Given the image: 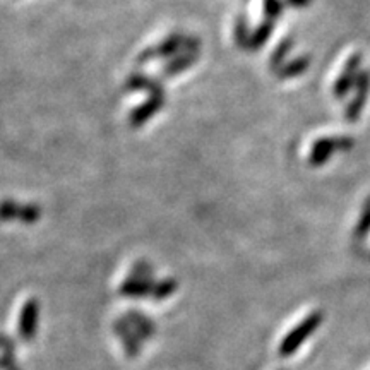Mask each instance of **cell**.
I'll use <instances>...</instances> for the list:
<instances>
[{
  "mask_svg": "<svg viewBox=\"0 0 370 370\" xmlns=\"http://www.w3.org/2000/svg\"><path fill=\"white\" fill-rule=\"evenodd\" d=\"M323 312H312L307 319H303L297 327L291 329L290 332L283 338L281 344H279V355L281 357H290L293 355L297 349L302 347L305 341L310 338L315 332V329H319L323 324Z\"/></svg>",
  "mask_w": 370,
  "mask_h": 370,
  "instance_id": "1",
  "label": "cell"
},
{
  "mask_svg": "<svg viewBox=\"0 0 370 370\" xmlns=\"http://www.w3.org/2000/svg\"><path fill=\"white\" fill-rule=\"evenodd\" d=\"M353 146H355V141L349 135L320 138L312 144L310 155H308V163H310V167H323L327 159L332 158V155L338 153V151L348 153V151L353 150Z\"/></svg>",
  "mask_w": 370,
  "mask_h": 370,
  "instance_id": "2",
  "label": "cell"
},
{
  "mask_svg": "<svg viewBox=\"0 0 370 370\" xmlns=\"http://www.w3.org/2000/svg\"><path fill=\"white\" fill-rule=\"evenodd\" d=\"M185 52H201V41L197 38H191V36L184 35H174L158 47L150 48V50L142 52L141 62H146L150 59H163V57H174L180 55Z\"/></svg>",
  "mask_w": 370,
  "mask_h": 370,
  "instance_id": "3",
  "label": "cell"
},
{
  "mask_svg": "<svg viewBox=\"0 0 370 370\" xmlns=\"http://www.w3.org/2000/svg\"><path fill=\"white\" fill-rule=\"evenodd\" d=\"M353 88H355V96H353V100L348 103L347 110H344V118H347L348 122L359 120L361 110H364L365 103H367V98L370 93V71H367V69H361L359 76H357L355 86H353Z\"/></svg>",
  "mask_w": 370,
  "mask_h": 370,
  "instance_id": "4",
  "label": "cell"
},
{
  "mask_svg": "<svg viewBox=\"0 0 370 370\" xmlns=\"http://www.w3.org/2000/svg\"><path fill=\"white\" fill-rule=\"evenodd\" d=\"M41 209L36 204H18L12 201L0 203V220L2 221H21V223L33 225L40 220Z\"/></svg>",
  "mask_w": 370,
  "mask_h": 370,
  "instance_id": "5",
  "label": "cell"
},
{
  "mask_svg": "<svg viewBox=\"0 0 370 370\" xmlns=\"http://www.w3.org/2000/svg\"><path fill=\"white\" fill-rule=\"evenodd\" d=\"M360 71H361V53L357 52L347 60L343 72L340 74L335 86H332V94H335L336 100H343V98L352 91L353 86H355L357 76H359Z\"/></svg>",
  "mask_w": 370,
  "mask_h": 370,
  "instance_id": "6",
  "label": "cell"
},
{
  "mask_svg": "<svg viewBox=\"0 0 370 370\" xmlns=\"http://www.w3.org/2000/svg\"><path fill=\"white\" fill-rule=\"evenodd\" d=\"M167 94L164 91L162 93H155V94H150V100L146 103H142L139 108H135L133 113H130L129 120H130V125L133 127H141L146 123L150 118H153L156 113L159 112V110L163 108L164 101H167Z\"/></svg>",
  "mask_w": 370,
  "mask_h": 370,
  "instance_id": "7",
  "label": "cell"
},
{
  "mask_svg": "<svg viewBox=\"0 0 370 370\" xmlns=\"http://www.w3.org/2000/svg\"><path fill=\"white\" fill-rule=\"evenodd\" d=\"M36 323H38V303H36V300H28L19 319L21 338L31 340L35 336Z\"/></svg>",
  "mask_w": 370,
  "mask_h": 370,
  "instance_id": "8",
  "label": "cell"
},
{
  "mask_svg": "<svg viewBox=\"0 0 370 370\" xmlns=\"http://www.w3.org/2000/svg\"><path fill=\"white\" fill-rule=\"evenodd\" d=\"M308 65H310V57L300 55L297 59L285 62V64H283L276 71V76L279 79H291V77L302 76V74L308 69Z\"/></svg>",
  "mask_w": 370,
  "mask_h": 370,
  "instance_id": "9",
  "label": "cell"
},
{
  "mask_svg": "<svg viewBox=\"0 0 370 370\" xmlns=\"http://www.w3.org/2000/svg\"><path fill=\"white\" fill-rule=\"evenodd\" d=\"M197 59H199V52H185L176 55L175 60H172L167 67L163 69V76L164 77H172L176 76V74L184 72L185 69L191 67L192 64H196Z\"/></svg>",
  "mask_w": 370,
  "mask_h": 370,
  "instance_id": "10",
  "label": "cell"
},
{
  "mask_svg": "<svg viewBox=\"0 0 370 370\" xmlns=\"http://www.w3.org/2000/svg\"><path fill=\"white\" fill-rule=\"evenodd\" d=\"M155 283H151L147 278L134 276L129 281L123 283L120 288V293L129 295V297H142V295L153 293Z\"/></svg>",
  "mask_w": 370,
  "mask_h": 370,
  "instance_id": "11",
  "label": "cell"
},
{
  "mask_svg": "<svg viewBox=\"0 0 370 370\" xmlns=\"http://www.w3.org/2000/svg\"><path fill=\"white\" fill-rule=\"evenodd\" d=\"M274 30V21L271 19H266L264 23H261L259 26L250 33V38H249V45H247V48L249 50H259V48H262L266 45V41L269 40L271 33Z\"/></svg>",
  "mask_w": 370,
  "mask_h": 370,
  "instance_id": "12",
  "label": "cell"
},
{
  "mask_svg": "<svg viewBox=\"0 0 370 370\" xmlns=\"http://www.w3.org/2000/svg\"><path fill=\"white\" fill-rule=\"evenodd\" d=\"M293 47H295V41H293V38H285V40L281 41V43L278 45L276 48H274L273 55H271V60H269L271 69H273L274 72H276L278 69L281 67L283 64H285L286 57L290 55V52L293 50Z\"/></svg>",
  "mask_w": 370,
  "mask_h": 370,
  "instance_id": "13",
  "label": "cell"
},
{
  "mask_svg": "<svg viewBox=\"0 0 370 370\" xmlns=\"http://www.w3.org/2000/svg\"><path fill=\"white\" fill-rule=\"evenodd\" d=\"M369 235H370V201L364 208V211H361L359 225H357V228H355V238L361 242V240H365Z\"/></svg>",
  "mask_w": 370,
  "mask_h": 370,
  "instance_id": "14",
  "label": "cell"
},
{
  "mask_svg": "<svg viewBox=\"0 0 370 370\" xmlns=\"http://www.w3.org/2000/svg\"><path fill=\"white\" fill-rule=\"evenodd\" d=\"M250 38V31H249V21L245 19V16H238L237 23H235V40L237 43L240 45L242 48H247Z\"/></svg>",
  "mask_w": 370,
  "mask_h": 370,
  "instance_id": "15",
  "label": "cell"
},
{
  "mask_svg": "<svg viewBox=\"0 0 370 370\" xmlns=\"http://www.w3.org/2000/svg\"><path fill=\"white\" fill-rule=\"evenodd\" d=\"M283 7H285V2H283V0H264L266 19L276 21L279 16H281Z\"/></svg>",
  "mask_w": 370,
  "mask_h": 370,
  "instance_id": "16",
  "label": "cell"
},
{
  "mask_svg": "<svg viewBox=\"0 0 370 370\" xmlns=\"http://www.w3.org/2000/svg\"><path fill=\"white\" fill-rule=\"evenodd\" d=\"M175 281L174 279H164V281L158 283V285H155V290H153V297L155 298H164L168 297V295H172L175 291Z\"/></svg>",
  "mask_w": 370,
  "mask_h": 370,
  "instance_id": "17",
  "label": "cell"
},
{
  "mask_svg": "<svg viewBox=\"0 0 370 370\" xmlns=\"http://www.w3.org/2000/svg\"><path fill=\"white\" fill-rule=\"evenodd\" d=\"M285 6L295 7V9H302V7H308L312 4V0H283Z\"/></svg>",
  "mask_w": 370,
  "mask_h": 370,
  "instance_id": "18",
  "label": "cell"
},
{
  "mask_svg": "<svg viewBox=\"0 0 370 370\" xmlns=\"http://www.w3.org/2000/svg\"><path fill=\"white\" fill-rule=\"evenodd\" d=\"M247 2H249V0H247Z\"/></svg>",
  "mask_w": 370,
  "mask_h": 370,
  "instance_id": "19",
  "label": "cell"
}]
</instances>
